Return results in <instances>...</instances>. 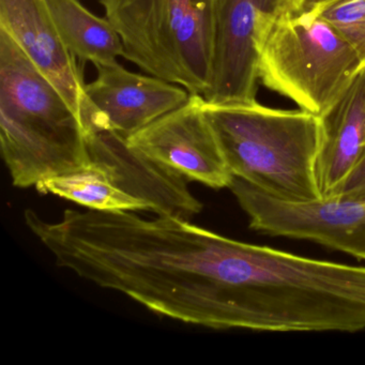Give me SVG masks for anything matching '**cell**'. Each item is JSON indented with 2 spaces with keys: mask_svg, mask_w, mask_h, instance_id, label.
<instances>
[{
  "mask_svg": "<svg viewBox=\"0 0 365 365\" xmlns=\"http://www.w3.org/2000/svg\"><path fill=\"white\" fill-rule=\"evenodd\" d=\"M0 148L12 182L36 187L91 163L80 115L0 29Z\"/></svg>",
  "mask_w": 365,
  "mask_h": 365,
  "instance_id": "1",
  "label": "cell"
},
{
  "mask_svg": "<svg viewBox=\"0 0 365 365\" xmlns=\"http://www.w3.org/2000/svg\"><path fill=\"white\" fill-rule=\"evenodd\" d=\"M0 29L16 40L81 116L86 84L78 59L59 37L46 0H0Z\"/></svg>",
  "mask_w": 365,
  "mask_h": 365,
  "instance_id": "10",
  "label": "cell"
},
{
  "mask_svg": "<svg viewBox=\"0 0 365 365\" xmlns=\"http://www.w3.org/2000/svg\"><path fill=\"white\" fill-rule=\"evenodd\" d=\"M120 37L123 57L191 95L208 93L215 52V0H99Z\"/></svg>",
  "mask_w": 365,
  "mask_h": 365,
  "instance_id": "4",
  "label": "cell"
},
{
  "mask_svg": "<svg viewBox=\"0 0 365 365\" xmlns=\"http://www.w3.org/2000/svg\"><path fill=\"white\" fill-rule=\"evenodd\" d=\"M319 118L316 179L322 198H329L365 157V67Z\"/></svg>",
  "mask_w": 365,
  "mask_h": 365,
  "instance_id": "11",
  "label": "cell"
},
{
  "mask_svg": "<svg viewBox=\"0 0 365 365\" xmlns=\"http://www.w3.org/2000/svg\"><path fill=\"white\" fill-rule=\"evenodd\" d=\"M202 102V96L192 95L187 104L130 136L128 142L187 181L223 189L230 187L234 176Z\"/></svg>",
  "mask_w": 365,
  "mask_h": 365,
  "instance_id": "9",
  "label": "cell"
},
{
  "mask_svg": "<svg viewBox=\"0 0 365 365\" xmlns=\"http://www.w3.org/2000/svg\"><path fill=\"white\" fill-rule=\"evenodd\" d=\"M332 197L350 202H365V157L348 175Z\"/></svg>",
  "mask_w": 365,
  "mask_h": 365,
  "instance_id": "14",
  "label": "cell"
},
{
  "mask_svg": "<svg viewBox=\"0 0 365 365\" xmlns=\"http://www.w3.org/2000/svg\"><path fill=\"white\" fill-rule=\"evenodd\" d=\"M96 68L81 113L86 132L106 130L129 138L191 99L183 87L128 71L118 61Z\"/></svg>",
  "mask_w": 365,
  "mask_h": 365,
  "instance_id": "7",
  "label": "cell"
},
{
  "mask_svg": "<svg viewBox=\"0 0 365 365\" xmlns=\"http://www.w3.org/2000/svg\"><path fill=\"white\" fill-rule=\"evenodd\" d=\"M228 189L249 217L252 230L311 241L365 260V202L334 197L283 202L237 177Z\"/></svg>",
  "mask_w": 365,
  "mask_h": 365,
  "instance_id": "6",
  "label": "cell"
},
{
  "mask_svg": "<svg viewBox=\"0 0 365 365\" xmlns=\"http://www.w3.org/2000/svg\"><path fill=\"white\" fill-rule=\"evenodd\" d=\"M202 108L232 176L283 202L322 198L316 179L319 117L258 102L219 106L204 99Z\"/></svg>",
  "mask_w": 365,
  "mask_h": 365,
  "instance_id": "2",
  "label": "cell"
},
{
  "mask_svg": "<svg viewBox=\"0 0 365 365\" xmlns=\"http://www.w3.org/2000/svg\"><path fill=\"white\" fill-rule=\"evenodd\" d=\"M259 82L320 117L365 67L356 51L317 12L281 11L258 25Z\"/></svg>",
  "mask_w": 365,
  "mask_h": 365,
  "instance_id": "3",
  "label": "cell"
},
{
  "mask_svg": "<svg viewBox=\"0 0 365 365\" xmlns=\"http://www.w3.org/2000/svg\"><path fill=\"white\" fill-rule=\"evenodd\" d=\"M315 12L336 29L365 65V0H332Z\"/></svg>",
  "mask_w": 365,
  "mask_h": 365,
  "instance_id": "13",
  "label": "cell"
},
{
  "mask_svg": "<svg viewBox=\"0 0 365 365\" xmlns=\"http://www.w3.org/2000/svg\"><path fill=\"white\" fill-rule=\"evenodd\" d=\"M332 0H289L285 11L303 14V12L316 11Z\"/></svg>",
  "mask_w": 365,
  "mask_h": 365,
  "instance_id": "15",
  "label": "cell"
},
{
  "mask_svg": "<svg viewBox=\"0 0 365 365\" xmlns=\"http://www.w3.org/2000/svg\"><path fill=\"white\" fill-rule=\"evenodd\" d=\"M86 134L89 165L41 181L36 185L40 193L99 211H151L185 220L202 211L187 179L131 146L128 138L106 130Z\"/></svg>",
  "mask_w": 365,
  "mask_h": 365,
  "instance_id": "5",
  "label": "cell"
},
{
  "mask_svg": "<svg viewBox=\"0 0 365 365\" xmlns=\"http://www.w3.org/2000/svg\"><path fill=\"white\" fill-rule=\"evenodd\" d=\"M289 0H215L212 80L204 99L219 106L257 102L258 25L287 9Z\"/></svg>",
  "mask_w": 365,
  "mask_h": 365,
  "instance_id": "8",
  "label": "cell"
},
{
  "mask_svg": "<svg viewBox=\"0 0 365 365\" xmlns=\"http://www.w3.org/2000/svg\"><path fill=\"white\" fill-rule=\"evenodd\" d=\"M61 41L82 63L96 67L116 63L123 46L108 19L87 10L80 0H46Z\"/></svg>",
  "mask_w": 365,
  "mask_h": 365,
  "instance_id": "12",
  "label": "cell"
}]
</instances>
